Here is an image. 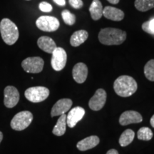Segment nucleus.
Listing matches in <instances>:
<instances>
[{"label":"nucleus","instance_id":"obj_1","mask_svg":"<svg viewBox=\"0 0 154 154\" xmlns=\"http://www.w3.org/2000/svg\"><path fill=\"white\" fill-rule=\"evenodd\" d=\"M137 83L133 77L123 75L115 80L113 89L116 94L121 97H128L136 91Z\"/></svg>","mask_w":154,"mask_h":154},{"label":"nucleus","instance_id":"obj_2","mask_svg":"<svg viewBox=\"0 0 154 154\" xmlns=\"http://www.w3.org/2000/svg\"><path fill=\"white\" fill-rule=\"evenodd\" d=\"M126 38V32L116 28L102 29L99 34V39L104 45H120Z\"/></svg>","mask_w":154,"mask_h":154},{"label":"nucleus","instance_id":"obj_3","mask_svg":"<svg viewBox=\"0 0 154 154\" xmlns=\"http://www.w3.org/2000/svg\"><path fill=\"white\" fill-rule=\"evenodd\" d=\"M0 32L3 41L8 45H13L19 38L17 25L9 19H3L0 22Z\"/></svg>","mask_w":154,"mask_h":154},{"label":"nucleus","instance_id":"obj_4","mask_svg":"<svg viewBox=\"0 0 154 154\" xmlns=\"http://www.w3.org/2000/svg\"><path fill=\"white\" fill-rule=\"evenodd\" d=\"M33 120V114L28 111H21L13 117L11 121V127L15 131H23L29 126Z\"/></svg>","mask_w":154,"mask_h":154},{"label":"nucleus","instance_id":"obj_5","mask_svg":"<svg viewBox=\"0 0 154 154\" xmlns=\"http://www.w3.org/2000/svg\"><path fill=\"white\" fill-rule=\"evenodd\" d=\"M25 97L32 103H39L46 100L49 96V90L44 86H34L25 91Z\"/></svg>","mask_w":154,"mask_h":154},{"label":"nucleus","instance_id":"obj_6","mask_svg":"<svg viewBox=\"0 0 154 154\" xmlns=\"http://www.w3.org/2000/svg\"><path fill=\"white\" fill-rule=\"evenodd\" d=\"M36 26L44 32H55L59 27V20L54 17L42 16L38 17L36 22Z\"/></svg>","mask_w":154,"mask_h":154},{"label":"nucleus","instance_id":"obj_7","mask_svg":"<svg viewBox=\"0 0 154 154\" xmlns=\"http://www.w3.org/2000/svg\"><path fill=\"white\" fill-rule=\"evenodd\" d=\"M44 61L41 57H28L22 62V66L27 73L38 74L43 70Z\"/></svg>","mask_w":154,"mask_h":154},{"label":"nucleus","instance_id":"obj_8","mask_svg":"<svg viewBox=\"0 0 154 154\" xmlns=\"http://www.w3.org/2000/svg\"><path fill=\"white\" fill-rule=\"evenodd\" d=\"M51 57V66L55 71L59 72L66 66L67 55L65 50L61 47H57L53 51Z\"/></svg>","mask_w":154,"mask_h":154},{"label":"nucleus","instance_id":"obj_9","mask_svg":"<svg viewBox=\"0 0 154 154\" xmlns=\"http://www.w3.org/2000/svg\"><path fill=\"white\" fill-rule=\"evenodd\" d=\"M5 98L4 104L7 108H13L16 106L19 101V93L17 88L12 86H8L4 91Z\"/></svg>","mask_w":154,"mask_h":154},{"label":"nucleus","instance_id":"obj_10","mask_svg":"<svg viewBox=\"0 0 154 154\" xmlns=\"http://www.w3.org/2000/svg\"><path fill=\"white\" fill-rule=\"evenodd\" d=\"M106 92L102 88L96 90V93L89 100L88 106L93 111H99L104 106L106 101Z\"/></svg>","mask_w":154,"mask_h":154},{"label":"nucleus","instance_id":"obj_11","mask_svg":"<svg viewBox=\"0 0 154 154\" xmlns=\"http://www.w3.org/2000/svg\"><path fill=\"white\" fill-rule=\"evenodd\" d=\"M85 114V110L82 107L76 106L70 110L66 115V124L69 128H74Z\"/></svg>","mask_w":154,"mask_h":154},{"label":"nucleus","instance_id":"obj_12","mask_svg":"<svg viewBox=\"0 0 154 154\" xmlns=\"http://www.w3.org/2000/svg\"><path fill=\"white\" fill-rule=\"evenodd\" d=\"M143 121L141 115L137 111H126L121 115L119 123L122 126H127L131 124H138Z\"/></svg>","mask_w":154,"mask_h":154},{"label":"nucleus","instance_id":"obj_13","mask_svg":"<svg viewBox=\"0 0 154 154\" xmlns=\"http://www.w3.org/2000/svg\"><path fill=\"white\" fill-rule=\"evenodd\" d=\"M72 103V101L69 99H62L59 100L51 109V117L64 114L71 109Z\"/></svg>","mask_w":154,"mask_h":154},{"label":"nucleus","instance_id":"obj_14","mask_svg":"<svg viewBox=\"0 0 154 154\" xmlns=\"http://www.w3.org/2000/svg\"><path fill=\"white\" fill-rule=\"evenodd\" d=\"M73 78L78 84L85 82L88 76V68L84 63H78L74 66L72 70Z\"/></svg>","mask_w":154,"mask_h":154},{"label":"nucleus","instance_id":"obj_15","mask_svg":"<svg viewBox=\"0 0 154 154\" xmlns=\"http://www.w3.org/2000/svg\"><path fill=\"white\" fill-rule=\"evenodd\" d=\"M99 138L96 136H91L78 142L76 147L79 151H85L96 147L99 143Z\"/></svg>","mask_w":154,"mask_h":154},{"label":"nucleus","instance_id":"obj_16","mask_svg":"<svg viewBox=\"0 0 154 154\" xmlns=\"http://www.w3.org/2000/svg\"><path fill=\"white\" fill-rule=\"evenodd\" d=\"M103 15L106 19L116 22H119L124 18V11L113 7H106L103 10Z\"/></svg>","mask_w":154,"mask_h":154},{"label":"nucleus","instance_id":"obj_17","mask_svg":"<svg viewBox=\"0 0 154 154\" xmlns=\"http://www.w3.org/2000/svg\"><path fill=\"white\" fill-rule=\"evenodd\" d=\"M37 44L40 49L49 54H52L56 48L57 47V44L52 38L45 36L38 38Z\"/></svg>","mask_w":154,"mask_h":154},{"label":"nucleus","instance_id":"obj_18","mask_svg":"<svg viewBox=\"0 0 154 154\" xmlns=\"http://www.w3.org/2000/svg\"><path fill=\"white\" fill-rule=\"evenodd\" d=\"M88 34L85 30H79L72 34L70 38V44L72 47H77L84 43L88 38Z\"/></svg>","mask_w":154,"mask_h":154},{"label":"nucleus","instance_id":"obj_19","mask_svg":"<svg viewBox=\"0 0 154 154\" xmlns=\"http://www.w3.org/2000/svg\"><path fill=\"white\" fill-rule=\"evenodd\" d=\"M103 7L99 0H94L89 7V11L91 18L94 20H99L103 16Z\"/></svg>","mask_w":154,"mask_h":154},{"label":"nucleus","instance_id":"obj_20","mask_svg":"<svg viewBox=\"0 0 154 154\" xmlns=\"http://www.w3.org/2000/svg\"><path fill=\"white\" fill-rule=\"evenodd\" d=\"M66 115L64 113V114L61 115L59 119H58L57 124L53 128V134L57 136H63L66 132Z\"/></svg>","mask_w":154,"mask_h":154},{"label":"nucleus","instance_id":"obj_21","mask_svg":"<svg viewBox=\"0 0 154 154\" xmlns=\"http://www.w3.org/2000/svg\"><path fill=\"white\" fill-rule=\"evenodd\" d=\"M135 133L131 129H127L123 132L119 138V144L122 147H125L131 143L134 139Z\"/></svg>","mask_w":154,"mask_h":154},{"label":"nucleus","instance_id":"obj_22","mask_svg":"<svg viewBox=\"0 0 154 154\" xmlns=\"http://www.w3.org/2000/svg\"><path fill=\"white\" fill-rule=\"evenodd\" d=\"M135 7L140 11H147L154 8V0H136Z\"/></svg>","mask_w":154,"mask_h":154},{"label":"nucleus","instance_id":"obj_23","mask_svg":"<svg viewBox=\"0 0 154 154\" xmlns=\"http://www.w3.org/2000/svg\"><path fill=\"white\" fill-rule=\"evenodd\" d=\"M144 74L151 82H154V59H151L146 63L144 66Z\"/></svg>","mask_w":154,"mask_h":154},{"label":"nucleus","instance_id":"obj_24","mask_svg":"<svg viewBox=\"0 0 154 154\" xmlns=\"http://www.w3.org/2000/svg\"><path fill=\"white\" fill-rule=\"evenodd\" d=\"M138 138L142 140H150L153 138V132L148 127H142L137 133Z\"/></svg>","mask_w":154,"mask_h":154},{"label":"nucleus","instance_id":"obj_25","mask_svg":"<svg viewBox=\"0 0 154 154\" xmlns=\"http://www.w3.org/2000/svg\"><path fill=\"white\" fill-rule=\"evenodd\" d=\"M61 16H62L63 22L67 25L72 26V25L74 24L75 22H76V16L74 14H72L68 10H63L61 12Z\"/></svg>","mask_w":154,"mask_h":154},{"label":"nucleus","instance_id":"obj_26","mask_svg":"<svg viewBox=\"0 0 154 154\" xmlns=\"http://www.w3.org/2000/svg\"><path fill=\"white\" fill-rule=\"evenodd\" d=\"M142 29L146 33L154 35V18L142 24Z\"/></svg>","mask_w":154,"mask_h":154},{"label":"nucleus","instance_id":"obj_27","mask_svg":"<svg viewBox=\"0 0 154 154\" xmlns=\"http://www.w3.org/2000/svg\"><path fill=\"white\" fill-rule=\"evenodd\" d=\"M39 9L44 12H50L51 11H52V6L50 4L46 2H42L39 4Z\"/></svg>","mask_w":154,"mask_h":154},{"label":"nucleus","instance_id":"obj_28","mask_svg":"<svg viewBox=\"0 0 154 154\" xmlns=\"http://www.w3.org/2000/svg\"><path fill=\"white\" fill-rule=\"evenodd\" d=\"M69 4L74 9H81L84 5L82 0H69Z\"/></svg>","mask_w":154,"mask_h":154},{"label":"nucleus","instance_id":"obj_29","mask_svg":"<svg viewBox=\"0 0 154 154\" xmlns=\"http://www.w3.org/2000/svg\"><path fill=\"white\" fill-rule=\"evenodd\" d=\"M57 5L59 6H65L66 5V1L65 0H53Z\"/></svg>","mask_w":154,"mask_h":154},{"label":"nucleus","instance_id":"obj_30","mask_svg":"<svg viewBox=\"0 0 154 154\" xmlns=\"http://www.w3.org/2000/svg\"><path fill=\"white\" fill-rule=\"evenodd\" d=\"M106 154H119V152L116 149H111L107 152Z\"/></svg>","mask_w":154,"mask_h":154},{"label":"nucleus","instance_id":"obj_31","mask_svg":"<svg viewBox=\"0 0 154 154\" xmlns=\"http://www.w3.org/2000/svg\"><path fill=\"white\" fill-rule=\"evenodd\" d=\"M107 1L111 4H113V5H116L119 2V0H107Z\"/></svg>","mask_w":154,"mask_h":154},{"label":"nucleus","instance_id":"obj_32","mask_svg":"<svg viewBox=\"0 0 154 154\" xmlns=\"http://www.w3.org/2000/svg\"><path fill=\"white\" fill-rule=\"evenodd\" d=\"M150 123H151V126L153 127V128H154V115H153V116L151 117V121H150Z\"/></svg>","mask_w":154,"mask_h":154},{"label":"nucleus","instance_id":"obj_33","mask_svg":"<svg viewBox=\"0 0 154 154\" xmlns=\"http://www.w3.org/2000/svg\"><path fill=\"white\" fill-rule=\"evenodd\" d=\"M2 139H3V134H2V132L0 131V143L2 142Z\"/></svg>","mask_w":154,"mask_h":154},{"label":"nucleus","instance_id":"obj_34","mask_svg":"<svg viewBox=\"0 0 154 154\" xmlns=\"http://www.w3.org/2000/svg\"><path fill=\"white\" fill-rule=\"evenodd\" d=\"M27 1H29V0H27Z\"/></svg>","mask_w":154,"mask_h":154}]
</instances>
